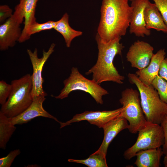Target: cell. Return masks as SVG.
Segmentation results:
<instances>
[{
  "label": "cell",
  "mask_w": 167,
  "mask_h": 167,
  "mask_svg": "<svg viewBox=\"0 0 167 167\" xmlns=\"http://www.w3.org/2000/svg\"><path fill=\"white\" fill-rule=\"evenodd\" d=\"M129 0H102L97 33L108 42L125 36L129 27L132 8Z\"/></svg>",
  "instance_id": "obj_1"
},
{
  "label": "cell",
  "mask_w": 167,
  "mask_h": 167,
  "mask_svg": "<svg viewBox=\"0 0 167 167\" xmlns=\"http://www.w3.org/2000/svg\"><path fill=\"white\" fill-rule=\"evenodd\" d=\"M118 39L108 42L103 41L97 33L96 40L97 45L98 55L96 63L85 73L92 75V79L98 84L106 81H112L122 84L125 77L121 75L114 66L113 61L117 55H121L124 48Z\"/></svg>",
  "instance_id": "obj_2"
},
{
  "label": "cell",
  "mask_w": 167,
  "mask_h": 167,
  "mask_svg": "<svg viewBox=\"0 0 167 167\" xmlns=\"http://www.w3.org/2000/svg\"><path fill=\"white\" fill-rule=\"evenodd\" d=\"M128 77L130 82L138 88L141 106L147 122L160 125L167 114V104L161 101L152 84H144L134 74L129 73Z\"/></svg>",
  "instance_id": "obj_3"
},
{
  "label": "cell",
  "mask_w": 167,
  "mask_h": 167,
  "mask_svg": "<svg viewBox=\"0 0 167 167\" xmlns=\"http://www.w3.org/2000/svg\"><path fill=\"white\" fill-rule=\"evenodd\" d=\"M11 93L0 111L9 118L15 117L26 110L32 103V82L31 75L27 74L13 80Z\"/></svg>",
  "instance_id": "obj_4"
},
{
  "label": "cell",
  "mask_w": 167,
  "mask_h": 167,
  "mask_svg": "<svg viewBox=\"0 0 167 167\" xmlns=\"http://www.w3.org/2000/svg\"><path fill=\"white\" fill-rule=\"evenodd\" d=\"M119 102L122 105L120 115L128 122L129 131L137 133L148 122L141 106L139 91L132 88L126 89L122 92Z\"/></svg>",
  "instance_id": "obj_5"
},
{
  "label": "cell",
  "mask_w": 167,
  "mask_h": 167,
  "mask_svg": "<svg viewBox=\"0 0 167 167\" xmlns=\"http://www.w3.org/2000/svg\"><path fill=\"white\" fill-rule=\"evenodd\" d=\"M63 84L64 87L60 94L54 96L57 99H63L68 97L72 91L79 90L89 93L97 104L102 105V96L109 94L99 84L84 77L75 67H72L70 76L64 80Z\"/></svg>",
  "instance_id": "obj_6"
},
{
  "label": "cell",
  "mask_w": 167,
  "mask_h": 167,
  "mask_svg": "<svg viewBox=\"0 0 167 167\" xmlns=\"http://www.w3.org/2000/svg\"><path fill=\"white\" fill-rule=\"evenodd\" d=\"M138 133L135 143L124 153L123 156L126 159L130 160L140 150L157 148L164 143V132L160 124L148 122Z\"/></svg>",
  "instance_id": "obj_7"
},
{
  "label": "cell",
  "mask_w": 167,
  "mask_h": 167,
  "mask_svg": "<svg viewBox=\"0 0 167 167\" xmlns=\"http://www.w3.org/2000/svg\"><path fill=\"white\" fill-rule=\"evenodd\" d=\"M55 46V44L52 43L48 51L43 50V55L41 58L38 57L36 48L35 49L33 52L30 49H27V53L33 68V73L31 75L32 85V95L33 99L40 95H47L43 89L44 80L42 77V72L45 63L54 51Z\"/></svg>",
  "instance_id": "obj_8"
},
{
  "label": "cell",
  "mask_w": 167,
  "mask_h": 167,
  "mask_svg": "<svg viewBox=\"0 0 167 167\" xmlns=\"http://www.w3.org/2000/svg\"><path fill=\"white\" fill-rule=\"evenodd\" d=\"M39 0H20L15 8L13 15L22 24L24 19V26L18 42L21 43L30 38L28 35L29 28L36 22L35 13L37 4Z\"/></svg>",
  "instance_id": "obj_9"
},
{
  "label": "cell",
  "mask_w": 167,
  "mask_h": 167,
  "mask_svg": "<svg viewBox=\"0 0 167 167\" xmlns=\"http://www.w3.org/2000/svg\"><path fill=\"white\" fill-rule=\"evenodd\" d=\"M153 50L149 43L138 40L130 46L126 57L132 67L141 70L149 64L154 54Z\"/></svg>",
  "instance_id": "obj_10"
},
{
  "label": "cell",
  "mask_w": 167,
  "mask_h": 167,
  "mask_svg": "<svg viewBox=\"0 0 167 167\" xmlns=\"http://www.w3.org/2000/svg\"><path fill=\"white\" fill-rule=\"evenodd\" d=\"M122 107L110 111H85L74 116L71 120L65 122H60V128L70 125L72 123L86 120L91 124L99 128H103L108 122L120 115Z\"/></svg>",
  "instance_id": "obj_11"
},
{
  "label": "cell",
  "mask_w": 167,
  "mask_h": 167,
  "mask_svg": "<svg viewBox=\"0 0 167 167\" xmlns=\"http://www.w3.org/2000/svg\"><path fill=\"white\" fill-rule=\"evenodd\" d=\"M45 95H40L33 98L30 106L19 115L11 118L10 120L14 125H21L27 123L38 117H42L54 119L60 123L57 119L50 114L43 108V104L45 100Z\"/></svg>",
  "instance_id": "obj_12"
},
{
  "label": "cell",
  "mask_w": 167,
  "mask_h": 167,
  "mask_svg": "<svg viewBox=\"0 0 167 167\" xmlns=\"http://www.w3.org/2000/svg\"><path fill=\"white\" fill-rule=\"evenodd\" d=\"M149 0H134L131 2L132 11L129 26V32L138 37L149 36L151 30L146 27L144 11Z\"/></svg>",
  "instance_id": "obj_13"
},
{
  "label": "cell",
  "mask_w": 167,
  "mask_h": 167,
  "mask_svg": "<svg viewBox=\"0 0 167 167\" xmlns=\"http://www.w3.org/2000/svg\"><path fill=\"white\" fill-rule=\"evenodd\" d=\"M21 24L13 15L0 26V50L5 51L14 47L22 32Z\"/></svg>",
  "instance_id": "obj_14"
},
{
  "label": "cell",
  "mask_w": 167,
  "mask_h": 167,
  "mask_svg": "<svg viewBox=\"0 0 167 167\" xmlns=\"http://www.w3.org/2000/svg\"><path fill=\"white\" fill-rule=\"evenodd\" d=\"M128 126L127 121L120 115L107 123L103 128L104 137L102 142L95 152L106 157L107 149L111 141L119 132L128 129Z\"/></svg>",
  "instance_id": "obj_15"
},
{
  "label": "cell",
  "mask_w": 167,
  "mask_h": 167,
  "mask_svg": "<svg viewBox=\"0 0 167 167\" xmlns=\"http://www.w3.org/2000/svg\"><path fill=\"white\" fill-rule=\"evenodd\" d=\"M166 52L165 49L159 50L154 54L149 65L145 68L138 70L135 74L139 79L144 84L151 85L156 77L158 75L160 65L165 58Z\"/></svg>",
  "instance_id": "obj_16"
},
{
  "label": "cell",
  "mask_w": 167,
  "mask_h": 167,
  "mask_svg": "<svg viewBox=\"0 0 167 167\" xmlns=\"http://www.w3.org/2000/svg\"><path fill=\"white\" fill-rule=\"evenodd\" d=\"M144 16L147 29H153L167 34V26L154 3L149 1L144 11Z\"/></svg>",
  "instance_id": "obj_17"
},
{
  "label": "cell",
  "mask_w": 167,
  "mask_h": 167,
  "mask_svg": "<svg viewBox=\"0 0 167 167\" xmlns=\"http://www.w3.org/2000/svg\"><path fill=\"white\" fill-rule=\"evenodd\" d=\"M163 154L161 147L140 150L135 155L137 159L134 164L138 167H159Z\"/></svg>",
  "instance_id": "obj_18"
},
{
  "label": "cell",
  "mask_w": 167,
  "mask_h": 167,
  "mask_svg": "<svg viewBox=\"0 0 167 167\" xmlns=\"http://www.w3.org/2000/svg\"><path fill=\"white\" fill-rule=\"evenodd\" d=\"M69 19L68 14L65 13L60 19L57 21V24L54 28L62 36L66 46L68 48L70 47L73 39L83 34L82 32L75 30L71 27L69 24Z\"/></svg>",
  "instance_id": "obj_19"
},
{
  "label": "cell",
  "mask_w": 167,
  "mask_h": 167,
  "mask_svg": "<svg viewBox=\"0 0 167 167\" xmlns=\"http://www.w3.org/2000/svg\"><path fill=\"white\" fill-rule=\"evenodd\" d=\"M16 127L7 117L0 111V148L5 149Z\"/></svg>",
  "instance_id": "obj_20"
},
{
  "label": "cell",
  "mask_w": 167,
  "mask_h": 167,
  "mask_svg": "<svg viewBox=\"0 0 167 167\" xmlns=\"http://www.w3.org/2000/svg\"><path fill=\"white\" fill-rule=\"evenodd\" d=\"M70 162L81 163L88 167H107L106 157L101 155L94 152L88 158L84 160L68 159Z\"/></svg>",
  "instance_id": "obj_21"
},
{
  "label": "cell",
  "mask_w": 167,
  "mask_h": 167,
  "mask_svg": "<svg viewBox=\"0 0 167 167\" xmlns=\"http://www.w3.org/2000/svg\"><path fill=\"white\" fill-rule=\"evenodd\" d=\"M152 85L157 91L161 101L167 104V81L158 75Z\"/></svg>",
  "instance_id": "obj_22"
},
{
  "label": "cell",
  "mask_w": 167,
  "mask_h": 167,
  "mask_svg": "<svg viewBox=\"0 0 167 167\" xmlns=\"http://www.w3.org/2000/svg\"><path fill=\"white\" fill-rule=\"evenodd\" d=\"M57 21L52 20L48 21L43 23H39L36 21L30 26L28 32V35L30 38L33 34L42 31L54 29Z\"/></svg>",
  "instance_id": "obj_23"
},
{
  "label": "cell",
  "mask_w": 167,
  "mask_h": 167,
  "mask_svg": "<svg viewBox=\"0 0 167 167\" xmlns=\"http://www.w3.org/2000/svg\"><path fill=\"white\" fill-rule=\"evenodd\" d=\"M11 84L7 83L3 80L0 81V104H4L6 101L11 91Z\"/></svg>",
  "instance_id": "obj_24"
},
{
  "label": "cell",
  "mask_w": 167,
  "mask_h": 167,
  "mask_svg": "<svg viewBox=\"0 0 167 167\" xmlns=\"http://www.w3.org/2000/svg\"><path fill=\"white\" fill-rule=\"evenodd\" d=\"M21 152L19 149L11 151L5 157L0 158V167H10L15 157Z\"/></svg>",
  "instance_id": "obj_25"
},
{
  "label": "cell",
  "mask_w": 167,
  "mask_h": 167,
  "mask_svg": "<svg viewBox=\"0 0 167 167\" xmlns=\"http://www.w3.org/2000/svg\"><path fill=\"white\" fill-rule=\"evenodd\" d=\"M154 2L167 26V0H152Z\"/></svg>",
  "instance_id": "obj_26"
},
{
  "label": "cell",
  "mask_w": 167,
  "mask_h": 167,
  "mask_svg": "<svg viewBox=\"0 0 167 167\" xmlns=\"http://www.w3.org/2000/svg\"><path fill=\"white\" fill-rule=\"evenodd\" d=\"M12 10L7 5L0 6V23L2 24L12 15Z\"/></svg>",
  "instance_id": "obj_27"
},
{
  "label": "cell",
  "mask_w": 167,
  "mask_h": 167,
  "mask_svg": "<svg viewBox=\"0 0 167 167\" xmlns=\"http://www.w3.org/2000/svg\"><path fill=\"white\" fill-rule=\"evenodd\" d=\"M164 131L165 137V142L162 146L163 154L167 155V114L163 118L160 124Z\"/></svg>",
  "instance_id": "obj_28"
},
{
  "label": "cell",
  "mask_w": 167,
  "mask_h": 167,
  "mask_svg": "<svg viewBox=\"0 0 167 167\" xmlns=\"http://www.w3.org/2000/svg\"><path fill=\"white\" fill-rule=\"evenodd\" d=\"M158 75L167 81V58H165L162 61Z\"/></svg>",
  "instance_id": "obj_29"
},
{
  "label": "cell",
  "mask_w": 167,
  "mask_h": 167,
  "mask_svg": "<svg viewBox=\"0 0 167 167\" xmlns=\"http://www.w3.org/2000/svg\"><path fill=\"white\" fill-rule=\"evenodd\" d=\"M163 164L165 167H167V155H165L164 157Z\"/></svg>",
  "instance_id": "obj_30"
},
{
  "label": "cell",
  "mask_w": 167,
  "mask_h": 167,
  "mask_svg": "<svg viewBox=\"0 0 167 167\" xmlns=\"http://www.w3.org/2000/svg\"><path fill=\"white\" fill-rule=\"evenodd\" d=\"M134 0H129V1H131V2H132V1H134Z\"/></svg>",
  "instance_id": "obj_31"
}]
</instances>
